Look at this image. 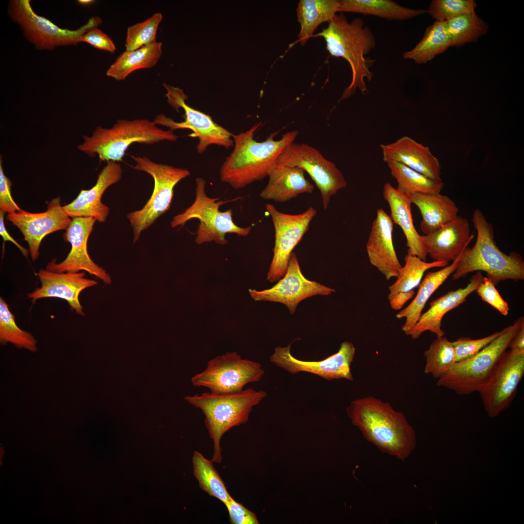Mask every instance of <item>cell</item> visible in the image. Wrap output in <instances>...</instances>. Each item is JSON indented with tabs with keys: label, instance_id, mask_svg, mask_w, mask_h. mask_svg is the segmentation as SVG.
<instances>
[{
	"label": "cell",
	"instance_id": "6da1fadb",
	"mask_svg": "<svg viewBox=\"0 0 524 524\" xmlns=\"http://www.w3.org/2000/svg\"><path fill=\"white\" fill-rule=\"evenodd\" d=\"M346 411L352 424L382 452L404 461L415 448L413 427L389 403L366 396L352 401Z\"/></svg>",
	"mask_w": 524,
	"mask_h": 524
},
{
	"label": "cell",
	"instance_id": "7a4b0ae2",
	"mask_svg": "<svg viewBox=\"0 0 524 524\" xmlns=\"http://www.w3.org/2000/svg\"><path fill=\"white\" fill-rule=\"evenodd\" d=\"M262 123L254 124L248 130L233 134V151L227 156L220 170L221 180L235 189H242L268 177L283 149L294 142L298 134L292 131L275 140L279 131L271 133L258 142L254 135Z\"/></svg>",
	"mask_w": 524,
	"mask_h": 524
},
{
	"label": "cell",
	"instance_id": "3957f363",
	"mask_svg": "<svg viewBox=\"0 0 524 524\" xmlns=\"http://www.w3.org/2000/svg\"><path fill=\"white\" fill-rule=\"evenodd\" d=\"M328 24L326 28L313 36L323 37L330 54L343 58L350 66L351 82L340 101L351 97L357 89L362 94H367L368 90L365 80L370 82L373 78L369 64L374 61L367 60L365 56L376 46L372 31L361 18L357 17L349 22L343 14L336 15Z\"/></svg>",
	"mask_w": 524,
	"mask_h": 524
},
{
	"label": "cell",
	"instance_id": "277c9868",
	"mask_svg": "<svg viewBox=\"0 0 524 524\" xmlns=\"http://www.w3.org/2000/svg\"><path fill=\"white\" fill-rule=\"evenodd\" d=\"M472 222L477 232L476 241L472 248L467 246L462 251L457 267L451 275L452 280L475 271L486 273L487 277L495 286L508 279L524 280V261L522 256L516 252L507 255L499 249L494 240L493 227L479 209L474 211Z\"/></svg>",
	"mask_w": 524,
	"mask_h": 524
},
{
	"label": "cell",
	"instance_id": "5b68a950",
	"mask_svg": "<svg viewBox=\"0 0 524 524\" xmlns=\"http://www.w3.org/2000/svg\"><path fill=\"white\" fill-rule=\"evenodd\" d=\"M266 396L264 391L248 388L232 393L205 392L185 397L204 415L205 426L213 442V462H221L220 442L223 435L232 427L246 423L253 408Z\"/></svg>",
	"mask_w": 524,
	"mask_h": 524
},
{
	"label": "cell",
	"instance_id": "8992f818",
	"mask_svg": "<svg viewBox=\"0 0 524 524\" xmlns=\"http://www.w3.org/2000/svg\"><path fill=\"white\" fill-rule=\"evenodd\" d=\"M173 131L162 130L146 119H118L109 129L97 127L91 136H83L79 149L90 157L98 155L100 162L122 161L129 147L133 143L153 144L178 138Z\"/></svg>",
	"mask_w": 524,
	"mask_h": 524
},
{
	"label": "cell",
	"instance_id": "52a82bcc",
	"mask_svg": "<svg viewBox=\"0 0 524 524\" xmlns=\"http://www.w3.org/2000/svg\"><path fill=\"white\" fill-rule=\"evenodd\" d=\"M523 324V316L500 331L493 341L475 355L456 362L450 371L437 379L436 385L461 395L478 392L488 380Z\"/></svg>",
	"mask_w": 524,
	"mask_h": 524
},
{
	"label": "cell",
	"instance_id": "ba28073f",
	"mask_svg": "<svg viewBox=\"0 0 524 524\" xmlns=\"http://www.w3.org/2000/svg\"><path fill=\"white\" fill-rule=\"evenodd\" d=\"M196 197L191 206L183 212L175 215L170 223L172 228L184 225L192 219L199 220L196 231L195 242L198 245L214 242L225 245L228 241L226 235L228 233L246 236L250 232L251 226L241 227L235 224L232 218L233 211L229 209L225 211L219 207L230 201L220 200L219 197L209 196L206 192V181L202 178L196 179Z\"/></svg>",
	"mask_w": 524,
	"mask_h": 524
},
{
	"label": "cell",
	"instance_id": "9c48e42d",
	"mask_svg": "<svg viewBox=\"0 0 524 524\" xmlns=\"http://www.w3.org/2000/svg\"><path fill=\"white\" fill-rule=\"evenodd\" d=\"M131 158L136 164L134 169L149 174L154 181L151 196L144 207L127 214L135 243L144 230L170 209L175 187L190 173L187 169L157 163L146 157L131 156Z\"/></svg>",
	"mask_w": 524,
	"mask_h": 524
},
{
	"label": "cell",
	"instance_id": "30bf717a",
	"mask_svg": "<svg viewBox=\"0 0 524 524\" xmlns=\"http://www.w3.org/2000/svg\"><path fill=\"white\" fill-rule=\"evenodd\" d=\"M8 14L18 23L26 38L37 49H51L59 46L76 45L82 36L97 28L102 22L98 16L91 17L80 28L70 30L61 29L49 20L37 15L33 10L30 0H14L10 2Z\"/></svg>",
	"mask_w": 524,
	"mask_h": 524
},
{
	"label": "cell",
	"instance_id": "8fae6325",
	"mask_svg": "<svg viewBox=\"0 0 524 524\" xmlns=\"http://www.w3.org/2000/svg\"><path fill=\"white\" fill-rule=\"evenodd\" d=\"M264 374L260 363L242 359L236 352H226L210 360L206 368L191 379L193 385L216 393L239 392Z\"/></svg>",
	"mask_w": 524,
	"mask_h": 524
},
{
	"label": "cell",
	"instance_id": "7c38bea8",
	"mask_svg": "<svg viewBox=\"0 0 524 524\" xmlns=\"http://www.w3.org/2000/svg\"><path fill=\"white\" fill-rule=\"evenodd\" d=\"M167 91L165 96L169 104L176 110L181 108L184 111V120L177 122L164 114L158 115L153 121L156 125L165 126L173 131L178 129H189L192 131L189 136L198 139L196 150L204 153L212 145L229 148L234 146L233 134L215 123L209 115L196 110L185 102L187 98L178 87L164 84Z\"/></svg>",
	"mask_w": 524,
	"mask_h": 524
},
{
	"label": "cell",
	"instance_id": "4fadbf2b",
	"mask_svg": "<svg viewBox=\"0 0 524 524\" xmlns=\"http://www.w3.org/2000/svg\"><path fill=\"white\" fill-rule=\"evenodd\" d=\"M277 163L297 167L306 172L320 192L325 210L328 208L331 197L347 185L336 164L307 144L294 142L289 144L279 155Z\"/></svg>",
	"mask_w": 524,
	"mask_h": 524
},
{
	"label": "cell",
	"instance_id": "5bb4252c",
	"mask_svg": "<svg viewBox=\"0 0 524 524\" xmlns=\"http://www.w3.org/2000/svg\"><path fill=\"white\" fill-rule=\"evenodd\" d=\"M265 208L275 230L273 257L267 275V280L273 283L285 274L292 251L308 230L317 211L310 207L300 213L292 214L279 211L271 204Z\"/></svg>",
	"mask_w": 524,
	"mask_h": 524
},
{
	"label": "cell",
	"instance_id": "9a60e30c",
	"mask_svg": "<svg viewBox=\"0 0 524 524\" xmlns=\"http://www.w3.org/2000/svg\"><path fill=\"white\" fill-rule=\"evenodd\" d=\"M524 376V351H506L488 380L478 392L485 410L491 417L507 409Z\"/></svg>",
	"mask_w": 524,
	"mask_h": 524
},
{
	"label": "cell",
	"instance_id": "2e32d148",
	"mask_svg": "<svg viewBox=\"0 0 524 524\" xmlns=\"http://www.w3.org/2000/svg\"><path fill=\"white\" fill-rule=\"evenodd\" d=\"M356 349L349 342H343L338 351L319 361L302 360L294 357L290 352V345L277 347L270 357V361L291 374L307 372L316 375L327 380L345 379L353 380L351 365Z\"/></svg>",
	"mask_w": 524,
	"mask_h": 524
},
{
	"label": "cell",
	"instance_id": "e0dca14e",
	"mask_svg": "<svg viewBox=\"0 0 524 524\" xmlns=\"http://www.w3.org/2000/svg\"><path fill=\"white\" fill-rule=\"evenodd\" d=\"M335 290L307 279L302 273L295 254L292 252L284 276L272 288L262 291L249 289L255 301H264L285 304L294 314L298 303L314 295H328Z\"/></svg>",
	"mask_w": 524,
	"mask_h": 524
},
{
	"label": "cell",
	"instance_id": "ac0fdd59",
	"mask_svg": "<svg viewBox=\"0 0 524 524\" xmlns=\"http://www.w3.org/2000/svg\"><path fill=\"white\" fill-rule=\"evenodd\" d=\"M7 220L17 227L27 242L33 261L37 259L39 249L43 238L47 235L66 230L72 219L61 205L59 196L49 202L45 212L33 213L23 210L8 213Z\"/></svg>",
	"mask_w": 524,
	"mask_h": 524
},
{
	"label": "cell",
	"instance_id": "d6986e66",
	"mask_svg": "<svg viewBox=\"0 0 524 524\" xmlns=\"http://www.w3.org/2000/svg\"><path fill=\"white\" fill-rule=\"evenodd\" d=\"M96 220L92 217H75L71 222L63 238L71 245V249L62 262L57 263L52 260L46 269L59 273L86 271L97 277L105 284L111 282L109 274L96 263L90 258L87 250V242Z\"/></svg>",
	"mask_w": 524,
	"mask_h": 524
},
{
	"label": "cell",
	"instance_id": "ffe728a7",
	"mask_svg": "<svg viewBox=\"0 0 524 524\" xmlns=\"http://www.w3.org/2000/svg\"><path fill=\"white\" fill-rule=\"evenodd\" d=\"M37 275L41 286L27 295L33 303L41 298H58L66 300L77 314L84 315L79 295L83 290L96 285V280L85 278L82 271L59 273L46 269L40 270Z\"/></svg>",
	"mask_w": 524,
	"mask_h": 524
},
{
	"label": "cell",
	"instance_id": "44dd1931",
	"mask_svg": "<svg viewBox=\"0 0 524 524\" xmlns=\"http://www.w3.org/2000/svg\"><path fill=\"white\" fill-rule=\"evenodd\" d=\"M393 225L383 209H377L366 245L370 263L387 280L397 278L402 267L393 245Z\"/></svg>",
	"mask_w": 524,
	"mask_h": 524
},
{
	"label": "cell",
	"instance_id": "7402d4cb",
	"mask_svg": "<svg viewBox=\"0 0 524 524\" xmlns=\"http://www.w3.org/2000/svg\"><path fill=\"white\" fill-rule=\"evenodd\" d=\"M122 174V169L118 162H107L94 186L88 190L82 189L75 199L63 206L64 211L71 218L92 217L99 222H105L110 209L101 202V197L108 188L119 181Z\"/></svg>",
	"mask_w": 524,
	"mask_h": 524
},
{
	"label": "cell",
	"instance_id": "603a6c76",
	"mask_svg": "<svg viewBox=\"0 0 524 524\" xmlns=\"http://www.w3.org/2000/svg\"><path fill=\"white\" fill-rule=\"evenodd\" d=\"M383 161L395 162L437 181H442L439 159L429 148L413 139L404 136L394 142L381 144Z\"/></svg>",
	"mask_w": 524,
	"mask_h": 524
},
{
	"label": "cell",
	"instance_id": "cb8c5ba5",
	"mask_svg": "<svg viewBox=\"0 0 524 524\" xmlns=\"http://www.w3.org/2000/svg\"><path fill=\"white\" fill-rule=\"evenodd\" d=\"M423 237L427 255L434 261L449 264L468 246L474 235L470 234L468 220L458 215L438 230Z\"/></svg>",
	"mask_w": 524,
	"mask_h": 524
},
{
	"label": "cell",
	"instance_id": "d4e9b609",
	"mask_svg": "<svg viewBox=\"0 0 524 524\" xmlns=\"http://www.w3.org/2000/svg\"><path fill=\"white\" fill-rule=\"evenodd\" d=\"M483 278L481 272L477 271L465 287L451 291L432 301L429 308L422 313L416 325L405 334L413 339H418L426 331L434 334L437 338L444 336L445 333L442 329V318L448 312L464 303L466 298L475 291Z\"/></svg>",
	"mask_w": 524,
	"mask_h": 524
},
{
	"label": "cell",
	"instance_id": "484cf974",
	"mask_svg": "<svg viewBox=\"0 0 524 524\" xmlns=\"http://www.w3.org/2000/svg\"><path fill=\"white\" fill-rule=\"evenodd\" d=\"M300 168L278 163L270 174L266 186L260 197L276 202H285L304 193L311 194L314 185L305 177Z\"/></svg>",
	"mask_w": 524,
	"mask_h": 524
},
{
	"label": "cell",
	"instance_id": "4316f807",
	"mask_svg": "<svg viewBox=\"0 0 524 524\" xmlns=\"http://www.w3.org/2000/svg\"><path fill=\"white\" fill-rule=\"evenodd\" d=\"M383 195L390 208V216L393 223L403 230L406 239L408 252L426 261V249L423 235L419 234L413 224L409 196L395 188L389 182L383 186Z\"/></svg>",
	"mask_w": 524,
	"mask_h": 524
},
{
	"label": "cell",
	"instance_id": "83f0119b",
	"mask_svg": "<svg viewBox=\"0 0 524 524\" xmlns=\"http://www.w3.org/2000/svg\"><path fill=\"white\" fill-rule=\"evenodd\" d=\"M409 196L411 203L420 212V227L425 235L434 232L458 216V207L446 195L416 194Z\"/></svg>",
	"mask_w": 524,
	"mask_h": 524
},
{
	"label": "cell",
	"instance_id": "f1b7e54d",
	"mask_svg": "<svg viewBox=\"0 0 524 524\" xmlns=\"http://www.w3.org/2000/svg\"><path fill=\"white\" fill-rule=\"evenodd\" d=\"M461 254L451 264L438 271L428 272L419 285L418 292L411 302L396 314L398 319L406 318V321L402 327V330L405 333L416 325L428 299L455 272Z\"/></svg>",
	"mask_w": 524,
	"mask_h": 524
},
{
	"label": "cell",
	"instance_id": "f546056e",
	"mask_svg": "<svg viewBox=\"0 0 524 524\" xmlns=\"http://www.w3.org/2000/svg\"><path fill=\"white\" fill-rule=\"evenodd\" d=\"M340 12L371 15L389 20H405L425 14L426 10L404 7L391 0H341Z\"/></svg>",
	"mask_w": 524,
	"mask_h": 524
},
{
	"label": "cell",
	"instance_id": "4dcf8cb0",
	"mask_svg": "<svg viewBox=\"0 0 524 524\" xmlns=\"http://www.w3.org/2000/svg\"><path fill=\"white\" fill-rule=\"evenodd\" d=\"M339 0H300L296 9L301 29L298 41L304 46L317 27L323 22L329 23L339 12Z\"/></svg>",
	"mask_w": 524,
	"mask_h": 524
},
{
	"label": "cell",
	"instance_id": "1f68e13d",
	"mask_svg": "<svg viewBox=\"0 0 524 524\" xmlns=\"http://www.w3.org/2000/svg\"><path fill=\"white\" fill-rule=\"evenodd\" d=\"M162 43L155 42L134 50H126L110 66L106 75L121 81L136 70L152 67L162 55Z\"/></svg>",
	"mask_w": 524,
	"mask_h": 524
},
{
	"label": "cell",
	"instance_id": "d6a6232c",
	"mask_svg": "<svg viewBox=\"0 0 524 524\" xmlns=\"http://www.w3.org/2000/svg\"><path fill=\"white\" fill-rule=\"evenodd\" d=\"M451 46V39L444 22L436 21L426 28L420 42L413 49L404 52L403 57L417 64H423L444 52Z\"/></svg>",
	"mask_w": 524,
	"mask_h": 524
},
{
	"label": "cell",
	"instance_id": "836d02e7",
	"mask_svg": "<svg viewBox=\"0 0 524 524\" xmlns=\"http://www.w3.org/2000/svg\"><path fill=\"white\" fill-rule=\"evenodd\" d=\"M387 164L397 183V189L404 194H438L444 186L442 181L433 180L402 164L390 162Z\"/></svg>",
	"mask_w": 524,
	"mask_h": 524
},
{
	"label": "cell",
	"instance_id": "e575fe53",
	"mask_svg": "<svg viewBox=\"0 0 524 524\" xmlns=\"http://www.w3.org/2000/svg\"><path fill=\"white\" fill-rule=\"evenodd\" d=\"M404 260V265L401 268L397 279L389 287V301L399 292L413 290L419 286L425 272L427 270L435 267H443L449 264L445 262L436 261L427 262L408 252Z\"/></svg>",
	"mask_w": 524,
	"mask_h": 524
},
{
	"label": "cell",
	"instance_id": "d590c367",
	"mask_svg": "<svg viewBox=\"0 0 524 524\" xmlns=\"http://www.w3.org/2000/svg\"><path fill=\"white\" fill-rule=\"evenodd\" d=\"M452 46H461L475 42L488 31V26L475 10L466 12L445 22Z\"/></svg>",
	"mask_w": 524,
	"mask_h": 524
},
{
	"label": "cell",
	"instance_id": "8d00e7d4",
	"mask_svg": "<svg viewBox=\"0 0 524 524\" xmlns=\"http://www.w3.org/2000/svg\"><path fill=\"white\" fill-rule=\"evenodd\" d=\"M192 462L194 475L203 491L224 504L232 498L212 460L208 459L201 453L195 451Z\"/></svg>",
	"mask_w": 524,
	"mask_h": 524
},
{
	"label": "cell",
	"instance_id": "74e56055",
	"mask_svg": "<svg viewBox=\"0 0 524 524\" xmlns=\"http://www.w3.org/2000/svg\"><path fill=\"white\" fill-rule=\"evenodd\" d=\"M424 356L426 361L425 373L437 379L450 371L456 362L452 342L444 336L437 338Z\"/></svg>",
	"mask_w": 524,
	"mask_h": 524
},
{
	"label": "cell",
	"instance_id": "f35d334b",
	"mask_svg": "<svg viewBox=\"0 0 524 524\" xmlns=\"http://www.w3.org/2000/svg\"><path fill=\"white\" fill-rule=\"evenodd\" d=\"M0 341L1 344L11 343L18 348L32 352L37 350L36 340L29 332L20 329L16 325L15 315L7 302L0 298Z\"/></svg>",
	"mask_w": 524,
	"mask_h": 524
},
{
	"label": "cell",
	"instance_id": "ab89813d",
	"mask_svg": "<svg viewBox=\"0 0 524 524\" xmlns=\"http://www.w3.org/2000/svg\"><path fill=\"white\" fill-rule=\"evenodd\" d=\"M162 18L161 13H156L147 20L129 27L127 32L126 50H134L156 42L157 31Z\"/></svg>",
	"mask_w": 524,
	"mask_h": 524
},
{
	"label": "cell",
	"instance_id": "60d3db41",
	"mask_svg": "<svg viewBox=\"0 0 524 524\" xmlns=\"http://www.w3.org/2000/svg\"><path fill=\"white\" fill-rule=\"evenodd\" d=\"M476 2L473 0H434L427 12L436 21L445 22L463 13L474 11Z\"/></svg>",
	"mask_w": 524,
	"mask_h": 524
},
{
	"label": "cell",
	"instance_id": "b9f144b4",
	"mask_svg": "<svg viewBox=\"0 0 524 524\" xmlns=\"http://www.w3.org/2000/svg\"><path fill=\"white\" fill-rule=\"evenodd\" d=\"M496 332L484 338L473 339L461 337L452 342L454 347L456 362L468 359L477 354L493 341L500 334Z\"/></svg>",
	"mask_w": 524,
	"mask_h": 524
},
{
	"label": "cell",
	"instance_id": "7bdbcfd3",
	"mask_svg": "<svg viewBox=\"0 0 524 524\" xmlns=\"http://www.w3.org/2000/svg\"><path fill=\"white\" fill-rule=\"evenodd\" d=\"M475 291L481 299L496 309L501 314L508 315L509 308L496 289L495 285L487 277H483Z\"/></svg>",
	"mask_w": 524,
	"mask_h": 524
},
{
	"label": "cell",
	"instance_id": "ee69618b",
	"mask_svg": "<svg viewBox=\"0 0 524 524\" xmlns=\"http://www.w3.org/2000/svg\"><path fill=\"white\" fill-rule=\"evenodd\" d=\"M231 524H258L256 514L231 498L225 504Z\"/></svg>",
	"mask_w": 524,
	"mask_h": 524
},
{
	"label": "cell",
	"instance_id": "f6af8a7d",
	"mask_svg": "<svg viewBox=\"0 0 524 524\" xmlns=\"http://www.w3.org/2000/svg\"><path fill=\"white\" fill-rule=\"evenodd\" d=\"M11 182L3 172L1 158L0 161V211L11 213L21 209L13 199L11 192Z\"/></svg>",
	"mask_w": 524,
	"mask_h": 524
},
{
	"label": "cell",
	"instance_id": "bcb514c9",
	"mask_svg": "<svg viewBox=\"0 0 524 524\" xmlns=\"http://www.w3.org/2000/svg\"><path fill=\"white\" fill-rule=\"evenodd\" d=\"M81 42H86L98 49L114 53L116 47L112 39L100 30L93 28L84 33Z\"/></svg>",
	"mask_w": 524,
	"mask_h": 524
},
{
	"label": "cell",
	"instance_id": "7dc6e473",
	"mask_svg": "<svg viewBox=\"0 0 524 524\" xmlns=\"http://www.w3.org/2000/svg\"><path fill=\"white\" fill-rule=\"evenodd\" d=\"M414 294V290L398 293L389 301L391 308L396 311L400 310L405 304L413 296Z\"/></svg>",
	"mask_w": 524,
	"mask_h": 524
},
{
	"label": "cell",
	"instance_id": "c3c4849f",
	"mask_svg": "<svg viewBox=\"0 0 524 524\" xmlns=\"http://www.w3.org/2000/svg\"><path fill=\"white\" fill-rule=\"evenodd\" d=\"M5 213L0 211V235L4 242L9 241L13 243L21 252L26 257H27L29 252L28 250L20 245L8 233L4 224Z\"/></svg>",
	"mask_w": 524,
	"mask_h": 524
},
{
	"label": "cell",
	"instance_id": "681fc988",
	"mask_svg": "<svg viewBox=\"0 0 524 524\" xmlns=\"http://www.w3.org/2000/svg\"><path fill=\"white\" fill-rule=\"evenodd\" d=\"M509 347L511 350L524 351V324L522 325L511 340Z\"/></svg>",
	"mask_w": 524,
	"mask_h": 524
},
{
	"label": "cell",
	"instance_id": "f907efd6",
	"mask_svg": "<svg viewBox=\"0 0 524 524\" xmlns=\"http://www.w3.org/2000/svg\"><path fill=\"white\" fill-rule=\"evenodd\" d=\"M77 1L81 5H88L93 3L95 1L93 0H79Z\"/></svg>",
	"mask_w": 524,
	"mask_h": 524
}]
</instances>
